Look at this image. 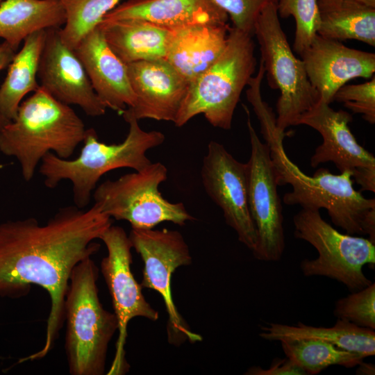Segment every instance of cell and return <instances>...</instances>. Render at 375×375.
<instances>
[{
  "mask_svg": "<svg viewBox=\"0 0 375 375\" xmlns=\"http://www.w3.org/2000/svg\"><path fill=\"white\" fill-rule=\"evenodd\" d=\"M111 225L96 203L88 210L62 208L42 225L33 217L0 223V297L25 296L37 285L51 300L44 345L21 362L42 359L52 349L64 322L72 270L99 251L94 240Z\"/></svg>",
  "mask_w": 375,
  "mask_h": 375,
  "instance_id": "6da1fadb",
  "label": "cell"
},
{
  "mask_svg": "<svg viewBox=\"0 0 375 375\" xmlns=\"http://www.w3.org/2000/svg\"><path fill=\"white\" fill-rule=\"evenodd\" d=\"M258 121L270 149L278 185L289 184L292 188L284 195V203L304 209L324 208L335 226L349 235H363L362 224L369 212L375 209V199L365 198L354 189L352 173L333 174L321 167L313 176L306 175L287 156L283 147L285 133L277 127L276 115L267 113Z\"/></svg>",
  "mask_w": 375,
  "mask_h": 375,
  "instance_id": "7a4b0ae2",
  "label": "cell"
},
{
  "mask_svg": "<svg viewBox=\"0 0 375 375\" xmlns=\"http://www.w3.org/2000/svg\"><path fill=\"white\" fill-rule=\"evenodd\" d=\"M86 130L69 105L40 86L20 103L15 118L0 130V151L18 160L24 179L29 181L48 153L69 158L83 142Z\"/></svg>",
  "mask_w": 375,
  "mask_h": 375,
  "instance_id": "3957f363",
  "label": "cell"
},
{
  "mask_svg": "<svg viewBox=\"0 0 375 375\" xmlns=\"http://www.w3.org/2000/svg\"><path fill=\"white\" fill-rule=\"evenodd\" d=\"M122 115L129 125L128 135L122 142L107 144L99 141L94 129L88 128L76 158L63 159L51 152L46 154L39 169L45 185L54 188L62 180H69L75 206L83 208L89 203L100 178L106 173L122 167L138 172L149 165L151 162L146 153L162 144L165 135L157 131L142 130L128 108Z\"/></svg>",
  "mask_w": 375,
  "mask_h": 375,
  "instance_id": "277c9868",
  "label": "cell"
},
{
  "mask_svg": "<svg viewBox=\"0 0 375 375\" xmlns=\"http://www.w3.org/2000/svg\"><path fill=\"white\" fill-rule=\"evenodd\" d=\"M98 275L90 257L78 263L70 276L64 320L65 349L72 375L104 374L108 345L118 328L115 313L100 302Z\"/></svg>",
  "mask_w": 375,
  "mask_h": 375,
  "instance_id": "5b68a950",
  "label": "cell"
},
{
  "mask_svg": "<svg viewBox=\"0 0 375 375\" xmlns=\"http://www.w3.org/2000/svg\"><path fill=\"white\" fill-rule=\"evenodd\" d=\"M256 66L252 35L230 27L222 53L190 83L175 126L181 127L202 114L212 126L229 130L240 94L253 76Z\"/></svg>",
  "mask_w": 375,
  "mask_h": 375,
  "instance_id": "8992f818",
  "label": "cell"
},
{
  "mask_svg": "<svg viewBox=\"0 0 375 375\" xmlns=\"http://www.w3.org/2000/svg\"><path fill=\"white\" fill-rule=\"evenodd\" d=\"M269 85L281 94L276 103V126L281 131L296 126L299 118L313 108L319 95L310 83L303 62L297 58L281 27L276 3L265 6L253 27Z\"/></svg>",
  "mask_w": 375,
  "mask_h": 375,
  "instance_id": "52a82bcc",
  "label": "cell"
},
{
  "mask_svg": "<svg viewBox=\"0 0 375 375\" xmlns=\"http://www.w3.org/2000/svg\"><path fill=\"white\" fill-rule=\"evenodd\" d=\"M293 224L295 238L308 242L318 253L317 258L301 262L304 276L328 277L351 292L372 283L362 270L365 265H375V244L369 239L340 233L317 210L302 208L294 215Z\"/></svg>",
  "mask_w": 375,
  "mask_h": 375,
  "instance_id": "ba28073f",
  "label": "cell"
},
{
  "mask_svg": "<svg viewBox=\"0 0 375 375\" xmlns=\"http://www.w3.org/2000/svg\"><path fill=\"white\" fill-rule=\"evenodd\" d=\"M167 177L161 162L145 169L107 180L94 190V203L111 218L125 220L131 228L149 229L164 222L183 226L194 220L181 202L172 203L159 190Z\"/></svg>",
  "mask_w": 375,
  "mask_h": 375,
  "instance_id": "9c48e42d",
  "label": "cell"
},
{
  "mask_svg": "<svg viewBox=\"0 0 375 375\" xmlns=\"http://www.w3.org/2000/svg\"><path fill=\"white\" fill-rule=\"evenodd\" d=\"M133 248L143 261L142 288L153 290L162 298L168 315L167 337L170 344L186 340L199 342L201 335L192 332L179 314L172 293V276L175 270L192 262L188 245L178 231L131 228L128 235Z\"/></svg>",
  "mask_w": 375,
  "mask_h": 375,
  "instance_id": "30bf717a",
  "label": "cell"
},
{
  "mask_svg": "<svg viewBox=\"0 0 375 375\" xmlns=\"http://www.w3.org/2000/svg\"><path fill=\"white\" fill-rule=\"evenodd\" d=\"M243 106L251 144V155L247 162L248 206L257 231V243L252 252L258 260L277 262L283 256L285 242L276 172L269 147L260 140L249 111Z\"/></svg>",
  "mask_w": 375,
  "mask_h": 375,
  "instance_id": "8fae6325",
  "label": "cell"
},
{
  "mask_svg": "<svg viewBox=\"0 0 375 375\" xmlns=\"http://www.w3.org/2000/svg\"><path fill=\"white\" fill-rule=\"evenodd\" d=\"M100 240L105 244L108 252L101 262V270L112 298L118 324L115 354L107 374L122 375L127 373L130 367L124 349L128 322L137 317L155 322L159 314L147 302L141 284L133 276L131 269L132 244L124 228L111 225Z\"/></svg>",
  "mask_w": 375,
  "mask_h": 375,
  "instance_id": "7c38bea8",
  "label": "cell"
},
{
  "mask_svg": "<svg viewBox=\"0 0 375 375\" xmlns=\"http://www.w3.org/2000/svg\"><path fill=\"white\" fill-rule=\"evenodd\" d=\"M352 119L349 112L335 110L326 102L319 100L299 118L296 126H308L322 137V143L310 158L312 167L332 162L340 172L352 173V178L361 186L360 192H375V158L356 141L348 126Z\"/></svg>",
  "mask_w": 375,
  "mask_h": 375,
  "instance_id": "4fadbf2b",
  "label": "cell"
},
{
  "mask_svg": "<svg viewBox=\"0 0 375 375\" xmlns=\"http://www.w3.org/2000/svg\"><path fill=\"white\" fill-rule=\"evenodd\" d=\"M201 177L206 194L222 209L226 224L252 251L257 243V231L248 206L247 163L237 160L223 144L210 141L202 161Z\"/></svg>",
  "mask_w": 375,
  "mask_h": 375,
  "instance_id": "5bb4252c",
  "label": "cell"
},
{
  "mask_svg": "<svg viewBox=\"0 0 375 375\" xmlns=\"http://www.w3.org/2000/svg\"><path fill=\"white\" fill-rule=\"evenodd\" d=\"M60 28L47 30L38 77L40 85L58 101L76 105L89 116L105 114L81 62L62 41Z\"/></svg>",
  "mask_w": 375,
  "mask_h": 375,
  "instance_id": "9a60e30c",
  "label": "cell"
},
{
  "mask_svg": "<svg viewBox=\"0 0 375 375\" xmlns=\"http://www.w3.org/2000/svg\"><path fill=\"white\" fill-rule=\"evenodd\" d=\"M127 65L135 95L128 108L135 117L174 122L190 82L165 59L132 62Z\"/></svg>",
  "mask_w": 375,
  "mask_h": 375,
  "instance_id": "2e32d148",
  "label": "cell"
},
{
  "mask_svg": "<svg viewBox=\"0 0 375 375\" xmlns=\"http://www.w3.org/2000/svg\"><path fill=\"white\" fill-rule=\"evenodd\" d=\"M300 56L319 100L328 104L347 82L355 78H372L375 72L374 53L349 48L317 33Z\"/></svg>",
  "mask_w": 375,
  "mask_h": 375,
  "instance_id": "e0dca14e",
  "label": "cell"
},
{
  "mask_svg": "<svg viewBox=\"0 0 375 375\" xmlns=\"http://www.w3.org/2000/svg\"><path fill=\"white\" fill-rule=\"evenodd\" d=\"M92 88L106 108L119 115L135 103L127 71L111 50L99 26L90 32L74 49Z\"/></svg>",
  "mask_w": 375,
  "mask_h": 375,
  "instance_id": "ac0fdd59",
  "label": "cell"
},
{
  "mask_svg": "<svg viewBox=\"0 0 375 375\" xmlns=\"http://www.w3.org/2000/svg\"><path fill=\"white\" fill-rule=\"evenodd\" d=\"M144 19L168 28L194 24L225 25L228 15L212 0H128L102 20Z\"/></svg>",
  "mask_w": 375,
  "mask_h": 375,
  "instance_id": "d6986e66",
  "label": "cell"
},
{
  "mask_svg": "<svg viewBox=\"0 0 375 375\" xmlns=\"http://www.w3.org/2000/svg\"><path fill=\"white\" fill-rule=\"evenodd\" d=\"M229 28L228 24H201L172 28L165 60L190 83L222 53Z\"/></svg>",
  "mask_w": 375,
  "mask_h": 375,
  "instance_id": "ffe728a7",
  "label": "cell"
},
{
  "mask_svg": "<svg viewBox=\"0 0 375 375\" xmlns=\"http://www.w3.org/2000/svg\"><path fill=\"white\" fill-rule=\"evenodd\" d=\"M98 26L109 47L126 65L165 59L170 28L140 19L102 20Z\"/></svg>",
  "mask_w": 375,
  "mask_h": 375,
  "instance_id": "44dd1931",
  "label": "cell"
},
{
  "mask_svg": "<svg viewBox=\"0 0 375 375\" xmlns=\"http://www.w3.org/2000/svg\"><path fill=\"white\" fill-rule=\"evenodd\" d=\"M65 22L60 0H3L0 3V38L15 51L33 33L60 28Z\"/></svg>",
  "mask_w": 375,
  "mask_h": 375,
  "instance_id": "7402d4cb",
  "label": "cell"
},
{
  "mask_svg": "<svg viewBox=\"0 0 375 375\" xmlns=\"http://www.w3.org/2000/svg\"><path fill=\"white\" fill-rule=\"evenodd\" d=\"M260 336L269 341L314 339L331 343L365 358L375 355L374 330L337 319L331 327H317L298 322L295 326L267 323L260 326Z\"/></svg>",
  "mask_w": 375,
  "mask_h": 375,
  "instance_id": "603a6c76",
  "label": "cell"
},
{
  "mask_svg": "<svg viewBox=\"0 0 375 375\" xmlns=\"http://www.w3.org/2000/svg\"><path fill=\"white\" fill-rule=\"evenodd\" d=\"M47 30L28 35L8 65L6 77L0 87V111L10 122L15 118L23 98L40 87L37 77Z\"/></svg>",
  "mask_w": 375,
  "mask_h": 375,
  "instance_id": "cb8c5ba5",
  "label": "cell"
},
{
  "mask_svg": "<svg viewBox=\"0 0 375 375\" xmlns=\"http://www.w3.org/2000/svg\"><path fill=\"white\" fill-rule=\"evenodd\" d=\"M317 33L335 40H356L375 46V8L355 0H318Z\"/></svg>",
  "mask_w": 375,
  "mask_h": 375,
  "instance_id": "d4e9b609",
  "label": "cell"
},
{
  "mask_svg": "<svg viewBox=\"0 0 375 375\" xmlns=\"http://www.w3.org/2000/svg\"><path fill=\"white\" fill-rule=\"evenodd\" d=\"M281 344L286 357L300 366L307 375L319 374L332 365L356 367L365 358L319 340H286L281 341Z\"/></svg>",
  "mask_w": 375,
  "mask_h": 375,
  "instance_id": "484cf974",
  "label": "cell"
},
{
  "mask_svg": "<svg viewBox=\"0 0 375 375\" xmlns=\"http://www.w3.org/2000/svg\"><path fill=\"white\" fill-rule=\"evenodd\" d=\"M122 0H60L65 12L59 33L62 42L74 50Z\"/></svg>",
  "mask_w": 375,
  "mask_h": 375,
  "instance_id": "4316f807",
  "label": "cell"
},
{
  "mask_svg": "<svg viewBox=\"0 0 375 375\" xmlns=\"http://www.w3.org/2000/svg\"><path fill=\"white\" fill-rule=\"evenodd\" d=\"M276 9L281 17H294L296 28L293 49L301 55L317 35L319 26L318 0H278Z\"/></svg>",
  "mask_w": 375,
  "mask_h": 375,
  "instance_id": "83f0119b",
  "label": "cell"
},
{
  "mask_svg": "<svg viewBox=\"0 0 375 375\" xmlns=\"http://www.w3.org/2000/svg\"><path fill=\"white\" fill-rule=\"evenodd\" d=\"M333 314L338 319L375 330V283L337 300Z\"/></svg>",
  "mask_w": 375,
  "mask_h": 375,
  "instance_id": "f1b7e54d",
  "label": "cell"
},
{
  "mask_svg": "<svg viewBox=\"0 0 375 375\" xmlns=\"http://www.w3.org/2000/svg\"><path fill=\"white\" fill-rule=\"evenodd\" d=\"M354 113L361 114L371 124L375 123V76L369 81L356 85H344L333 97Z\"/></svg>",
  "mask_w": 375,
  "mask_h": 375,
  "instance_id": "f546056e",
  "label": "cell"
},
{
  "mask_svg": "<svg viewBox=\"0 0 375 375\" xmlns=\"http://www.w3.org/2000/svg\"><path fill=\"white\" fill-rule=\"evenodd\" d=\"M231 19L233 27L250 35L253 33L256 20L263 8L278 0H212Z\"/></svg>",
  "mask_w": 375,
  "mask_h": 375,
  "instance_id": "4dcf8cb0",
  "label": "cell"
},
{
  "mask_svg": "<svg viewBox=\"0 0 375 375\" xmlns=\"http://www.w3.org/2000/svg\"><path fill=\"white\" fill-rule=\"evenodd\" d=\"M245 374L249 375H307L306 372L291 359H274L269 367L263 369L258 366L250 367Z\"/></svg>",
  "mask_w": 375,
  "mask_h": 375,
  "instance_id": "1f68e13d",
  "label": "cell"
},
{
  "mask_svg": "<svg viewBox=\"0 0 375 375\" xmlns=\"http://www.w3.org/2000/svg\"><path fill=\"white\" fill-rule=\"evenodd\" d=\"M15 54V50L7 42L0 44V71L8 67ZM9 122L0 111V130Z\"/></svg>",
  "mask_w": 375,
  "mask_h": 375,
  "instance_id": "d6a6232c",
  "label": "cell"
},
{
  "mask_svg": "<svg viewBox=\"0 0 375 375\" xmlns=\"http://www.w3.org/2000/svg\"><path fill=\"white\" fill-rule=\"evenodd\" d=\"M356 374L358 375H374L375 366L372 363L361 361L358 365Z\"/></svg>",
  "mask_w": 375,
  "mask_h": 375,
  "instance_id": "836d02e7",
  "label": "cell"
},
{
  "mask_svg": "<svg viewBox=\"0 0 375 375\" xmlns=\"http://www.w3.org/2000/svg\"><path fill=\"white\" fill-rule=\"evenodd\" d=\"M355 1L366 6L375 8V0H355Z\"/></svg>",
  "mask_w": 375,
  "mask_h": 375,
  "instance_id": "e575fe53",
  "label": "cell"
},
{
  "mask_svg": "<svg viewBox=\"0 0 375 375\" xmlns=\"http://www.w3.org/2000/svg\"><path fill=\"white\" fill-rule=\"evenodd\" d=\"M3 0H0V3Z\"/></svg>",
  "mask_w": 375,
  "mask_h": 375,
  "instance_id": "d590c367",
  "label": "cell"
}]
</instances>
